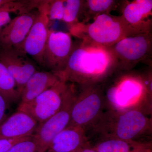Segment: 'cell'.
Wrapping results in <instances>:
<instances>
[{"instance_id": "cell-1", "label": "cell", "mask_w": 152, "mask_h": 152, "mask_svg": "<svg viewBox=\"0 0 152 152\" xmlns=\"http://www.w3.org/2000/svg\"><path fill=\"white\" fill-rule=\"evenodd\" d=\"M116 71L115 58L110 48L79 40L65 69L56 75L64 82L87 84L103 83Z\"/></svg>"}, {"instance_id": "cell-2", "label": "cell", "mask_w": 152, "mask_h": 152, "mask_svg": "<svg viewBox=\"0 0 152 152\" xmlns=\"http://www.w3.org/2000/svg\"><path fill=\"white\" fill-rule=\"evenodd\" d=\"M151 120L140 110L124 112L105 111L94 124L86 130L88 141L91 139L114 138L141 142L151 134Z\"/></svg>"}, {"instance_id": "cell-3", "label": "cell", "mask_w": 152, "mask_h": 152, "mask_svg": "<svg viewBox=\"0 0 152 152\" xmlns=\"http://www.w3.org/2000/svg\"><path fill=\"white\" fill-rule=\"evenodd\" d=\"M72 37L86 43L100 46L111 47L129 36L141 33L131 27L121 15H101L92 23H78L69 27Z\"/></svg>"}, {"instance_id": "cell-4", "label": "cell", "mask_w": 152, "mask_h": 152, "mask_svg": "<svg viewBox=\"0 0 152 152\" xmlns=\"http://www.w3.org/2000/svg\"><path fill=\"white\" fill-rule=\"evenodd\" d=\"M76 97L69 126L78 127L86 131L103 113L108 102L103 83L76 84Z\"/></svg>"}, {"instance_id": "cell-5", "label": "cell", "mask_w": 152, "mask_h": 152, "mask_svg": "<svg viewBox=\"0 0 152 152\" xmlns=\"http://www.w3.org/2000/svg\"><path fill=\"white\" fill-rule=\"evenodd\" d=\"M109 48L115 58L116 71L132 70L140 63L152 66V32L129 36Z\"/></svg>"}, {"instance_id": "cell-6", "label": "cell", "mask_w": 152, "mask_h": 152, "mask_svg": "<svg viewBox=\"0 0 152 152\" xmlns=\"http://www.w3.org/2000/svg\"><path fill=\"white\" fill-rule=\"evenodd\" d=\"M76 94L75 83H69L58 111L44 122L39 124L33 137L38 152H46L53 139L68 127L71 121V113Z\"/></svg>"}, {"instance_id": "cell-7", "label": "cell", "mask_w": 152, "mask_h": 152, "mask_svg": "<svg viewBox=\"0 0 152 152\" xmlns=\"http://www.w3.org/2000/svg\"><path fill=\"white\" fill-rule=\"evenodd\" d=\"M68 85L60 80L29 102L20 103L18 110L27 113L39 124L44 122L59 110Z\"/></svg>"}, {"instance_id": "cell-8", "label": "cell", "mask_w": 152, "mask_h": 152, "mask_svg": "<svg viewBox=\"0 0 152 152\" xmlns=\"http://www.w3.org/2000/svg\"><path fill=\"white\" fill-rule=\"evenodd\" d=\"M69 33L50 30L44 50L43 66L55 75L65 69L75 42Z\"/></svg>"}, {"instance_id": "cell-9", "label": "cell", "mask_w": 152, "mask_h": 152, "mask_svg": "<svg viewBox=\"0 0 152 152\" xmlns=\"http://www.w3.org/2000/svg\"><path fill=\"white\" fill-rule=\"evenodd\" d=\"M48 2V0L40 1L37 8V16L26 37L21 45L15 47L31 57L41 66L43 65L44 50L50 31Z\"/></svg>"}, {"instance_id": "cell-10", "label": "cell", "mask_w": 152, "mask_h": 152, "mask_svg": "<svg viewBox=\"0 0 152 152\" xmlns=\"http://www.w3.org/2000/svg\"><path fill=\"white\" fill-rule=\"evenodd\" d=\"M0 61L12 76L20 94L27 82L38 71L28 56L15 48L0 45Z\"/></svg>"}, {"instance_id": "cell-11", "label": "cell", "mask_w": 152, "mask_h": 152, "mask_svg": "<svg viewBox=\"0 0 152 152\" xmlns=\"http://www.w3.org/2000/svg\"><path fill=\"white\" fill-rule=\"evenodd\" d=\"M119 7L131 27L140 32H152V0L121 1Z\"/></svg>"}, {"instance_id": "cell-12", "label": "cell", "mask_w": 152, "mask_h": 152, "mask_svg": "<svg viewBox=\"0 0 152 152\" xmlns=\"http://www.w3.org/2000/svg\"><path fill=\"white\" fill-rule=\"evenodd\" d=\"M38 11L19 15L0 31V45L17 47L26 37L38 15Z\"/></svg>"}, {"instance_id": "cell-13", "label": "cell", "mask_w": 152, "mask_h": 152, "mask_svg": "<svg viewBox=\"0 0 152 152\" xmlns=\"http://www.w3.org/2000/svg\"><path fill=\"white\" fill-rule=\"evenodd\" d=\"M39 124L29 115L17 110L0 125V140L20 138L33 135Z\"/></svg>"}, {"instance_id": "cell-14", "label": "cell", "mask_w": 152, "mask_h": 152, "mask_svg": "<svg viewBox=\"0 0 152 152\" xmlns=\"http://www.w3.org/2000/svg\"><path fill=\"white\" fill-rule=\"evenodd\" d=\"M88 144L83 129L69 126L53 139L46 152H76Z\"/></svg>"}, {"instance_id": "cell-15", "label": "cell", "mask_w": 152, "mask_h": 152, "mask_svg": "<svg viewBox=\"0 0 152 152\" xmlns=\"http://www.w3.org/2000/svg\"><path fill=\"white\" fill-rule=\"evenodd\" d=\"M60 79L51 72L37 71L25 85L20 96V103H27L55 85Z\"/></svg>"}, {"instance_id": "cell-16", "label": "cell", "mask_w": 152, "mask_h": 152, "mask_svg": "<svg viewBox=\"0 0 152 152\" xmlns=\"http://www.w3.org/2000/svg\"><path fill=\"white\" fill-rule=\"evenodd\" d=\"M97 141L92 147L98 152H144L152 148L150 142L114 138L100 139Z\"/></svg>"}, {"instance_id": "cell-17", "label": "cell", "mask_w": 152, "mask_h": 152, "mask_svg": "<svg viewBox=\"0 0 152 152\" xmlns=\"http://www.w3.org/2000/svg\"><path fill=\"white\" fill-rule=\"evenodd\" d=\"M120 1L115 0H84L79 23H87L97 17L116 10Z\"/></svg>"}, {"instance_id": "cell-18", "label": "cell", "mask_w": 152, "mask_h": 152, "mask_svg": "<svg viewBox=\"0 0 152 152\" xmlns=\"http://www.w3.org/2000/svg\"><path fill=\"white\" fill-rule=\"evenodd\" d=\"M0 94L10 104L20 99L15 82L5 66L0 61Z\"/></svg>"}, {"instance_id": "cell-19", "label": "cell", "mask_w": 152, "mask_h": 152, "mask_svg": "<svg viewBox=\"0 0 152 152\" xmlns=\"http://www.w3.org/2000/svg\"><path fill=\"white\" fill-rule=\"evenodd\" d=\"M84 0H66L62 21L69 27L79 23Z\"/></svg>"}, {"instance_id": "cell-20", "label": "cell", "mask_w": 152, "mask_h": 152, "mask_svg": "<svg viewBox=\"0 0 152 152\" xmlns=\"http://www.w3.org/2000/svg\"><path fill=\"white\" fill-rule=\"evenodd\" d=\"M66 0H48V15L49 20H62Z\"/></svg>"}, {"instance_id": "cell-21", "label": "cell", "mask_w": 152, "mask_h": 152, "mask_svg": "<svg viewBox=\"0 0 152 152\" xmlns=\"http://www.w3.org/2000/svg\"><path fill=\"white\" fill-rule=\"evenodd\" d=\"M6 152H38L33 135L27 137L12 146Z\"/></svg>"}, {"instance_id": "cell-22", "label": "cell", "mask_w": 152, "mask_h": 152, "mask_svg": "<svg viewBox=\"0 0 152 152\" xmlns=\"http://www.w3.org/2000/svg\"><path fill=\"white\" fill-rule=\"evenodd\" d=\"M15 12L12 0H8L0 6V31L11 21L10 14L15 13Z\"/></svg>"}, {"instance_id": "cell-23", "label": "cell", "mask_w": 152, "mask_h": 152, "mask_svg": "<svg viewBox=\"0 0 152 152\" xmlns=\"http://www.w3.org/2000/svg\"><path fill=\"white\" fill-rule=\"evenodd\" d=\"M10 104L0 94V125L8 118L7 112Z\"/></svg>"}, {"instance_id": "cell-24", "label": "cell", "mask_w": 152, "mask_h": 152, "mask_svg": "<svg viewBox=\"0 0 152 152\" xmlns=\"http://www.w3.org/2000/svg\"><path fill=\"white\" fill-rule=\"evenodd\" d=\"M27 137L20 138L0 140V152H7L12 146Z\"/></svg>"}, {"instance_id": "cell-25", "label": "cell", "mask_w": 152, "mask_h": 152, "mask_svg": "<svg viewBox=\"0 0 152 152\" xmlns=\"http://www.w3.org/2000/svg\"><path fill=\"white\" fill-rule=\"evenodd\" d=\"M76 152H98L92 147L89 144L86 145L80 149L79 151Z\"/></svg>"}, {"instance_id": "cell-26", "label": "cell", "mask_w": 152, "mask_h": 152, "mask_svg": "<svg viewBox=\"0 0 152 152\" xmlns=\"http://www.w3.org/2000/svg\"><path fill=\"white\" fill-rule=\"evenodd\" d=\"M8 0H0V6L7 1Z\"/></svg>"}, {"instance_id": "cell-27", "label": "cell", "mask_w": 152, "mask_h": 152, "mask_svg": "<svg viewBox=\"0 0 152 152\" xmlns=\"http://www.w3.org/2000/svg\"><path fill=\"white\" fill-rule=\"evenodd\" d=\"M144 152H152V148L147 150L146 151Z\"/></svg>"}]
</instances>
